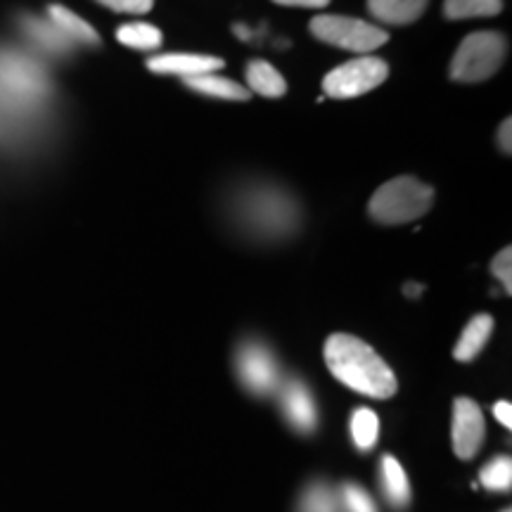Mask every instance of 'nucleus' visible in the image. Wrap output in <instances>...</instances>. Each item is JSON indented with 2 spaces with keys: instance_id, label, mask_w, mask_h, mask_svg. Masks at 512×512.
<instances>
[{
  "instance_id": "nucleus-1",
  "label": "nucleus",
  "mask_w": 512,
  "mask_h": 512,
  "mask_svg": "<svg viewBox=\"0 0 512 512\" xmlns=\"http://www.w3.org/2000/svg\"><path fill=\"white\" fill-rule=\"evenodd\" d=\"M325 363L339 382L370 399H392L399 389L394 370L384 358L354 335L337 332L325 342Z\"/></svg>"
},
{
  "instance_id": "nucleus-2",
  "label": "nucleus",
  "mask_w": 512,
  "mask_h": 512,
  "mask_svg": "<svg viewBox=\"0 0 512 512\" xmlns=\"http://www.w3.org/2000/svg\"><path fill=\"white\" fill-rule=\"evenodd\" d=\"M434 190L413 176H401L377 188L368 204L370 216L384 226H401L415 221L432 209Z\"/></svg>"
},
{
  "instance_id": "nucleus-3",
  "label": "nucleus",
  "mask_w": 512,
  "mask_h": 512,
  "mask_svg": "<svg viewBox=\"0 0 512 512\" xmlns=\"http://www.w3.org/2000/svg\"><path fill=\"white\" fill-rule=\"evenodd\" d=\"M508 55V41L498 31H475L465 36L451 62V79L479 83L491 79Z\"/></svg>"
},
{
  "instance_id": "nucleus-4",
  "label": "nucleus",
  "mask_w": 512,
  "mask_h": 512,
  "mask_svg": "<svg viewBox=\"0 0 512 512\" xmlns=\"http://www.w3.org/2000/svg\"><path fill=\"white\" fill-rule=\"evenodd\" d=\"M309 29L318 41L330 43V46L342 50H351V53H370V50L382 48L389 41L387 31L354 17L316 15L311 19Z\"/></svg>"
},
{
  "instance_id": "nucleus-5",
  "label": "nucleus",
  "mask_w": 512,
  "mask_h": 512,
  "mask_svg": "<svg viewBox=\"0 0 512 512\" xmlns=\"http://www.w3.org/2000/svg\"><path fill=\"white\" fill-rule=\"evenodd\" d=\"M387 76V62L380 60V57L363 55L351 62H344L342 67L332 69V72L325 76L323 88L325 95H330V98L349 100L370 93L373 88L380 86V83L387 81Z\"/></svg>"
},
{
  "instance_id": "nucleus-6",
  "label": "nucleus",
  "mask_w": 512,
  "mask_h": 512,
  "mask_svg": "<svg viewBox=\"0 0 512 512\" xmlns=\"http://www.w3.org/2000/svg\"><path fill=\"white\" fill-rule=\"evenodd\" d=\"M453 451L460 460H472L479 453L486 437V422L482 408L475 401L460 396L453 403Z\"/></svg>"
},
{
  "instance_id": "nucleus-7",
  "label": "nucleus",
  "mask_w": 512,
  "mask_h": 512,
  "mask_svg": "<svg viewBox=\"0 0 512 512\" xmlns=\"http://www.w3.org/2000/svg\"><path fill=\"white\" fill-rule=\"evenodd\" d=\"M238 373L242 384L254 394H271L278 384V363L271 351L256 342L240 349Z\"/></svg>"
},
{
  "instance_id": "nucleus-8",
  "label": "nucleus",
  "mask_w": 512,
  "mask_h": 512,
  "mask_svg": "<svg viewBox=\"0 0 512 512\" xmlns=\"http://www.w3.org/2000/svg\"><path fill=\"white\" fill-rule=\"evenodd\" d=\"M223 67V60L211 55H155L147 60V69L155 74H174L181 79H195V76L216 74Z\"/></svg>"
},
{
  "instance_id": "nucleus-9",
  "label": "nucleus",
  "mask_w": 512,
  "mask_h": 512,
  "mask_svg": "<svg viewBox=\"0 0 512 512\" xmlns=\"http://www.w3.org/2000/svg\"><path fill=\"white\" fill-rule=\"evenodd\" d=\"M283 408L287 420H290L292 427H297L299 432H311L313 427H316V403H313L309 389H306L299 380L287 382L283 392Z\"/></svg>"
},
{
  "instance_id": "nucleus-10",
  "label": "nucleus",
  "mask_w": 512,
  "mask_h": 512,
  "mask_svg": "<svg viewBox=\"0 0 512 512\" xmlns=\"http://www.w3.org/2000/svg\"><path fill=\"white\" fill-rule=\"evenodd\" d=\"M430 0H368V10L382 24L403 27L422 17Z\"/></svg>"
},
{
  "instance_id": "nucleus-11",
  "label": "nucleus",
  "mask_w": 512,
  "mask_h": 512,
  "mask_svg": "<svg viewBox=\"0 0 512 512\" xmlns=\"http://www.w3.org/2000/svg\"><path fill=\"white\" fill-rule=\"evenodd\" d=\"M491 332H494V318L489 313H479L467 323V328L460 335L456 349H453V356L460 363H470L479 356V351L486 347Z\"/></svg>"
},
{
  "instance_id": "nucleus-12",
  "label": "nucleus",
  "mask_w": 512,
  "mask_h": 512,
  "mask_svg": "<svg viewBox=\"0 0 512 512\" xmlns=\"http://www.w3.org/2000/svg\"><path fill=\"white\" fill-rule=\"evenodd\" d=\"M48 17L64 38H74V41L88 43V46H98L100 43L98 31H95L88 22H83L79 15H74L72 10L62 8V5H50Z\"/></svg>"
},
{
  "instance_id": "nucleus-13",
  "label": "nucleus",
  "mask_w": 512,
  "mask_h": 512,
  "mask_svg": "<svg viewBox=\"0 0 512 512\" xmlns=\"http://www.w3.org/2000/svg\"><path fill=\"white\" fill-rule=\"evenodd\" d=\"M185 86L190 91L202 93V95H211V98H221V100H249V88H242L240 83L223 79L219 74H204V76H195V79H185Z\"/></svg>"
},
{
  "instance_id": "nucleus-14",
  "label": "nucleus",
  "mask_w": 512,
  "mask_h": 512,
  "mask_svg": "<svg viewBox=\"0 0 512 512\" xmlns=\"http://www.w3.org/2000/svg\"><path fill=\"white\" fill-rule=\"evenodd\" d=\"M247 88L249 93H259L264 98H280L287 93V83L268 62L256 60L247 67Z\"/></svg>"
},
{
  "instance_id": "nucleus-15",
  "label": "nucleus",
  "mask_w": 512,
  "mask_h": 512,
  "mask_svg": "<svg viewBox=\"0 0 512 512\" xmlns=\"http://www.w3.org/2000/svg\"><path fill=\"white\" fill-rule=\"evenodd\" d=\"M382 482L387 498L396 508H406L411 503V484H408L406 472H403L401 463L394 456L382 458Z\"/></svg>"
},
{
  "instance_id": "nucleus-16",
  "label": "nucleus",
  "mask_w": 512,
  "mask_h": 512,
  "mask_svg": "<svg viewBox=\"0 0 512 512\" xmlns=\"http://www.w3.org/2000/svg\"><path fill=\"white\" fill-rule=\"evenodd\" d=\"M117 41L124 43L126 48L133 50H157L162 48V31L152 24L145 22H133V24H124V27L117 29Z\"/></svg>"
},
{
  "instance_id": "nucleus-17",
  "label": "nucleus",
  "mask_w": 512,
  "mask_h": 512,
  "mask_svg": "<svg viewBox=\"0 0 512 512\" xmlns=\"http://www.w3.org/2000/svg\"><path fill=\"white\" fill-rule=\"evenodd\" d=\"M503 10V0H446V19H475V17H496Z\"/></svg>"
},
{
  "instance_id": "nucleus-18",
  "label": "nucleus",
  "mask_w": 512,
  "mask_h": 512,
  "mask_svg": "<svg viewBox=\"0 0 512 512\" xmlns=\"http://www.w3.org/2000/svg\"><path fill=\"white\" fill-rule=\"evenodd\" d=\"M377 434H380V420H377V415L370 408H358L354 418H351V437H354L356 446L361 451H368V448L375 446Z\"/></svg>"
},
{
  "instance_id": "nucleus-19",
  "label": "nucleus",
  "mask_w": 512,
  "mask_h": 512,
  "mask_svg": "<svg viewBox=\"0 0 512 512\" xmlns=\"http://www.w3.org/2000/svg\"><path fill=\"white\" fill-rule=\"evenodd\" d=\"M479 479H482V484L489 491H510V484H512V460L508 456L494 458L489 465L484 467L482 475H479Z\"/></svg>"
},
{
  "instance_id": "nucleus-20",
  "label": "nucleus",
  "mask_w": 512,
  "mask_h": 512,
  "mask_svg": "<svg viewBox=\"0 0 512 512\" xmlns=\"http://www.w3.org/2000/svg\"><path fill=\"white\" fill-rule=\"evenodd\" d=\"M302 512H337L335 498L325 486H311L302 498Z\"/></svg>"
},
{
  "instance_id": "nucleus-21",
  "label": "nucleus",
  "mask_w": 512,
  "mask_h": 512,
  "mask_svg": "<svg viewBox=\"0 0 512 512\" xmlns=\"http://www.w3.org/2000/svg\"><path fill=\"white\" fill-rule=\"evenodd\" d=\"M491 273L496 275L498 283L503 285L505 292H512V249L505 247L503 252L496 254V259L491 261Z\"/></svg>"
},
{
  "instance_id": "nucleus-22",
  "label": "nucleus",
  "mask_w": 512,
  "mask_h": 512,
  "mask_svg": "<svg viewBox=\"0 0 512 512\" xmlns=\"http://www.w3.org/2000/svg\"><path fill=\"white\" fill-rule=\"evenodd\" d=\"M100 5H105L112 12H124V15H145L152 10L155 0H98Z\"/></svg>"
},
{
  "instance_id": "nucleus-23",
  "label": "nucleus",
  "mask_w": 512,
  "mask_h": 512,
  "mask_svg": "<svg viewBox=\"0 0 512 512\" xmlns=\"http://www.w3.org/2000/svg\"><path fill=\"white\" fill-rule=\"evenodd\" d=\"M344 503H347L349 512H377L373 498L361 486H347L344 489Z\"/></svg>"
},
{
  "instance_id": "nucleus-24",
  "label": "nucleus",
  "mask_w": 512,
  "mask_h": 512,
  "mask_svg": "<svg viewBox=\"0 0 512 512\" xmlns=\"http://www.w3.org/2000/svg\"><path fill=\"white\" fill-rule=\"evenodd\" d=\"M273 3L285 5V8H309V10H323V8H328L330 0H273Z\"/></svg>"
},
{
  "instance_id": "nucleus-25",
  "label": "nucleus",
  "mask_w": 512,
  "mask_h": 512,
  "mask_svg": "<svg viewBox=\"0 0 512 512\" xmlns=\"http://www.w3.org/2000/svg\"><path fill=\"white\" fill-rule=\"evenodd\" d=\"M498 145H501L505 155H510L512 152V121L510 119H505L501 128H498Z\"/></svg>"
},
{
  "instance_id": "nucleus-26",
  "label": "nucleus",
  "mask_w": 512,
  "mask_h": 512,
  "mask_svg": "<svg viewBox=\"0 0 512 512\" xmlns=\"http://www.w3.org/2000/svg\"><path fill=\"white\" fill-rule=\"evenodd\" d=\"M494 415H496V420L505 427V430H510V427H512V406L508 401H498L494 406Z\"/></svg>"
},
{
  "instance_id": "nucleus-27",
  "label": "nucleus",
  "mask_w": 512,
  "mask_h": 512,
  "mask_svg": "<svg viewBox=\"0 0 512 512\" xmlns=\"http://www.w3.org/2000/svg\"><path fill=\"white\" fill-rule=\"evenodd\" d=\"M403 292L408 294V297H418V294L422 292V285H415V283H408L406 287H403Z\"/></svg>"
},
{
  "instance_id": "nucleus-28",
  "label": "nucleus",
  "mask_w": 512,
  "mask_h": 512,
  "mask_svg": "<svg viewBox=\"0 0 512 512\" xmlns=\"http://www.w3.org/2000/svg\"><path fill=\"white\" fill-rule=\"evenodd\" d=\"M505 512H510V510H505Z\"/></svg>"
}]
</instances>
